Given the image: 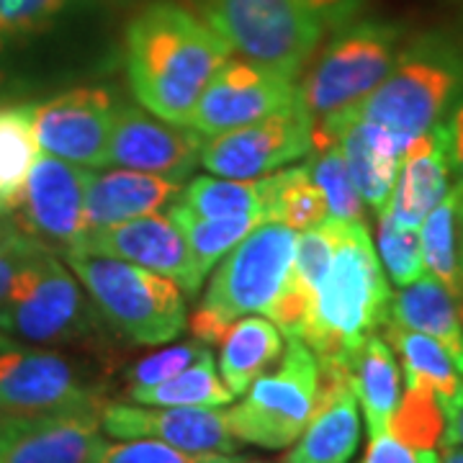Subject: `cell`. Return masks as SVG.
Segmentation results:
<instances>
[{
  "instance_id": "1",
  "label": "cell",
  "mask_w": 463,
  "mask_h": 463,
  "mask_svg": "<svg viewBox=\"0 0 463 463\" xmlns=\"http://www.w3.org/2000/svg\"><path fill=\"white\" fill-rule=\"evenodd\" d=\"M230 44L175 3H152L127 29L134 99L157 118L188 127L206 83L230 60Z\"/></svg>"
},
{
  "instance_id": "2",
  "label": "cell",
  "mask_w": 463,
  "mask_h": 463,
  "mask_svg": "<svg viewBox=\"0 0 463 463\" xmlns=\"http://www.w3.org/2000/svg\"><path fill=\"white\" fill-rule=\"evenodd\" d=\"M389 283L364 222L335 219V252L317 288L301 340L319 365L347 368L389 317Z\"/></svg>"
},
{
  "instance_id": "3",
  "label": "cell",
  "mask_w": 463,
  "mask_h": 463,
  "mask_svg": "<svg viewBox=\"0 0 463 463\" xmlns=\"http://www.w3.org/2000/svg\"><path fill=\"white\" fill-rule=\"evenodd\" d=\"M461 99L463 44L446 32H428L402 47L389 75L350 109L407 152L417 137L446 121Z\"/></svg>"
},
{
  "instance_id": "4",
  "label": "cell",
  "mask_w": 463,
  "mask_h": 463,
  "mask_svg": "<svg viewBox=\"0 0 463 463\" xmlns=\"http://www.w3.org/2000/svg\"><path fill=\"white\" fill-rule=\"evenodd\" d=\"M297 250V230L279 222H260L248 237L227 252L206 288V297L191 317V332L203 345H216L242 317L276 309L288 283Z\"/></svg>"
},
{
  "instance_id": "5",
  "label": "cell",
  "mask_w": 463,
  "mask_h": 463,
  "mask_svg": "<svg viewBox=\"0 0 463 463\" xmlns=\"http://www.w3.org/2000/svg\"><path fill=\"white\" fill-rule=\"evenodd\" d=\"M65 260L100 315L134 345H163L185 330V294L175 281L127 260L83 250H67Z\"/></svg>"
},
{
  "instance_id": "6",
  "label": "cell",
  "mask_w": 463,
  "mask_h": 463,
  "mask_svg": "<svg viewBox=\"0 0 463 463\" xmlns=\"http://www.w3.org/2000/svg\"><path fill=\"white\" fill-rule=\"evenodd\" d=\"M201 14L232 52L250 62L301 75L327 26L301 0H199Z\"/></svg>"
},
{
  "instance_id": "7",
  "label": "cell",
  "mask_w": 463,
  "mask_h": 463,
  "mask_svg": "<svg viewBox=\"0 0 463 463\" xmlns=\"http://www.w3.org/2000/svg\"><path fill=\"white\" fill-rule=\"evenodd\" d=\"M399 44L402 29L389 21H350L335 29L298 85L301 106L317 121L361 103L394 67Z\"/></svg>"
},
{
  "instance_id": "8",
  "label": "cell",
  "mask_w": 463,
  "mask_h": 463,
  "mask_svg": "<svg viewBox=\"0 0 463 463\" xmlns=\"http://www.w3.org/2000/svg\"><path fill=\"white\" fill-rule=\"evenodd\" d=\"M319 402V361L301 337H288L276 371L250 383L245 399L227 410V425L240 443L279 450L291 446Z\"/></svg>"
},
{
  "instance_id": "9",
  "label": "cell",
  "mask_w": 463,
  "mask_h": 463,
  "mask_svg": "<svg viewBox=\"0 0 463 463\" xmlns=\"http://www.w3.org/2000/svg\"><path fill=\"white\" fill-rule=\"evenodd\" d=\"M90 327V307L80 286L44 242L21 270L0 307V332L29 343H67Z\"/></svg>"
},
{
  "instance_id": "10",
  "label": "cell",
  "mask_w": 463,
  "mask_h": 463,
  "mask_svg": "<svg viewBox=\"0 0 463 463\" xmlns=\"http://www.w3.org/2000/svg\"><path fill=\"white\" fill-rule=\"evenodd\" d=\"M312 127L315 118L297 99L248 127L206 137L199 163L219 178L255 181L307 155L312 147Z\"/></svg>"
},
{
  "instance_id": "11",
  "label": "cell",
  "mask_w": 463,
  "mask_h": 463,
  "mask_svg": "<svg viewBox=\"0 0 463 463\" xmlns=\"http://www.w3.org/2000/svg\"><path fill=\"white\" fill-rule=\"evenodd\" d=\"M297 99L294 78L250 60H227L203 88L188 127L206 139L260 121Z\"/></svg>"
},
{
  "instance_id": "12",
  "label": "cell",
  "mask_w": 463,
  "mask_h": 463,
  "mask_svg": "<svg viewBox=\"0 0 463 463\" xmlns=\"http://www.w3.org/2000/svg\"><path fill=\"white\" fill-rule=\"evenodd\" d=\"M103 399L57 353L18 350L0 379V414L14 420H39L67 412H100Z\"/></svg>"
},
{
  "instance_id": "13",
  "label": "cell",
  "mask_w": 463,
  "mask_h": 463,
  "mask_svg": "<svg viewBox=\"0 0 463 463\" xmlns=\"http://www.w3.org/2000/svg\"><path fill=\"white\" fill-rule=\"evenodd\" d=\"M114 99L103 88H72L36 106V142L52 157L80 167L109 165Z\"/></svg>"
},
{
  "instance_id": "14",
  "label": "cell",
  "mask_w": 463,
  "mask_h": 463,
  "mask_svg": "<svg viewBox=\"0 0 463 463\" xmlns=\"http://www.w3.org/2000/svg\"><path fill=\"white\" fill-rule=\"evenodd\" d=\"M100 428L118 440L149 438L185 453H234L240 448L227 414L219 412V407H137L106 402Z\"/></svg>"
},
{
  "instance_id": "15",
  "label": "cell",
  "mask_w": 463,
  "mask_h": 463,
  "mask_svg": "<svg viewBox=\"0 0 463 463\" xmlns=\"http://www.w3.org/2000/svg\"><path fill=\"white\" fill-rule=\"evenodd\" d=\"M72 250L109 255V258L147 268L152 273H160L170 281H175L191 297L199 291L203 281L194 265L181 230L175 227L170 216L163 214L137 216L129 222L111 224V227L85 232L80 242Z\"/></svg>"
},
{
  "instance_id": "16",
  "label": "cell",
  "mask_w": 463,
  "mask_h": 463,
  "mask_svg": "<svg viewBox=\"0 0 463 463\" xmlns=\"http://www.w3.org/2000/svg\"><path fill=\"white\" fill-rule=\"evenodd\" d=\"M203 137L191 127L160 121L137 106H118L109 137V165L183 181L201 157Z\"/></svg>"
},
{
  "instance_id": "17",
  "label": "cell",
  "mask_w": 463,
  "mask_h": 463,
  "mask_svg": "<svg viewBox=\"0 0 463 463\" xmlns=\"http://www.w3.org/2000/svg\"><path fill=\"white\" fill-rule=\"evenodd\" d=\"M88 167L39 155L21 194L24 232L52 242L62 252L72 250L83 237V199Z\"/></svg>"
},
{
  "instance_id": "18",
  "label": "cell",
  "mask_w": 463,
  "mask_h": 463,
  "mask_svg": "<svg viewBox=\"0 0 463 463\" xmlns=\"http://www.w3.org/2000/svg\"><path fill=\"white\" fill-rule=\"evenodd\" d=\"M281 463H347L361 446V412L347 368L319 365L315 417Z\"/></svg>"
},
{
  "instance_id": "19",
  "label": "cell",
  "mask_w": 463,
  "mask_h": 463,
  "mask_svg": "<svg viewBox=\"0 0 463 463\" xmlns=\"http://www.w3.org/2000/svg\"><path fill=\"white\" fill-rule=\"evenodd\" d=\"M100 412L14 420L0 443V463H90L100 440Z\"/></svg>"
},
{
  "instance_id": "20",
  "label": "cell",
  "mask_w": 463,
  "mask_h": 463,
  "mask_svg": "<svg viewBox=\"0 0 463 463\" xmlns=\"http://www.w3.org/2000/svg\"><path fill=\"white\" fill-rule=\"evenodd\" d=\"M450 139L448 124L440 121L430 132L417 137L402 155L397 181L386 212L404 227H420L425 216L450 191Z\"/></svg>"
},
{
  "instance_id": "21",
  "label": "cell",
  "mask_w": 463,
  "mask_h": 463,
  "mask_svg": "<svg viewBox=\"0 0 463 463\" xmlns=\"http://www.w3.org/2000/svg\"><path fill=\"white\" fill-rule=\"evenodd\" d=\"M183 185L165 175L139 170L88 173L83 199V234L111 227L137 216L157 214L163 206L178 201Z\"/></svg>"
},
{
  "instance_id": "22",
  "label": "cell",
  "mask_w": 463,
  "mask_h": 463,
  "mask_svg": "<svg viewBox=\"0 0 463 463\" xmlns=\"http://www.w3.org/2000/svg\"><path fill=\"white\" fill-rule=\"evenodd\" d=\"M386 322L438 340L463 373V304L443 283L425 273L417 281L407 283L389 301Z\"/></svg>"
},
{
  "instance_id": "23",
  "label": "cell",
  "mask_w": 463,
  "mask_h": 463,
  "mask_svg": "<svg viewBox=\"0 0 463 463\" xmlns=\"http://www.w3.org/2000/svg\"><path fill=\"white\" fill-rule=\"evenodd\" d=\"M350 386L364 407L368 435L389 430V420L402 397V373L392 345L381 335H368L350 361Z\"/></svg>"
},
{
  "instance_id": "24",
  "label": "cell",
  "mask_w": 463,
  "mask_h": 463,
  "mask_svg": "<svg viewBox=\"0 0 463 463\" xmlns=\"http://www.w3.org/2000/svg\"><path fill=\"white\" fill-rule=\"evenodd\" d=\"M383 340L394 347L404 365L407 386H428L438 397L443 414L450 417L463 402V373L438 340L414 330H404L394 322H383Z\"/></svg>"
},
{
  "instance_id": "25",
  "label": "cell",
  "mask_w": 463,
  "mask_h": 463,
  "mask_svg": "<svg viewBox=\"0 0 463 463\" xmlns=\"http://www.w3.org/2000/svg\"><path fill=\"white\" fill-rule=\"evenodd\" d=\"M222 381L230 386L234 397L245 394L250 383L263 376L283 353L281 330L263 317H242L222 337Z\"/></svg>"
},
{
  "instance_id": "26",
  "label": "cell",
  "mask_w": 463,
  "mask_h": 463,
  "mask_svg": "<svg viewBox=\"0 0 463 463\" xmlns=\"http://www.w3.org/2000/svg\"><path fill=\"white\" fill-rule=\"evenodd\" d=\"M420 227L425 270L463 304V201L453 185Z\"/></svg>"
},
{
  "instance_id": "27",
  "label": "cell",
  "mask_w": 463,
  "mask_h": 463,
  "mask_svg": "<svg viewBox=\"0 0 463 463\" xmlns=\"http://www.w3.org/2000/svg\"><path fill=\"white\" fill-rule=\"evenodd\" d=\"M33 103H0V209L16 212L32 165L39 157Z\"/></svg>"
},
{
  "instance_id": "28",
  "label": "cell",
  "mask_w": 463,
  "mask_h": 463,
  "mask_svg": "<svg viewBox=\"0 0 463 463\" xmlns=\"http://www.w3.org/2000/svg\"><path fill=\"white\" fill-rule=\"evenodd\" d=\"M127 399L147 407H227L234 394L216 373L212 350L203 347L199 358L181 373L152 386H129Z\"/></svg>"
},
{
  "instance_id": "29",
  "label": "cell",
  "mask_w": 463,
  "mask_h": 463,
  "mask_svg": "<svg viewBox=\"0 0 463 463\" xmlns=\"http://www.w3.org/2000/svg\"><path fill=\"white\" fill-rule=\"evenodd\" d=\"M170 219L181 230L183 240L188 245V252L194 258V265L201 273V279H206L212 265L219 263L260 222H265L263 214L201 216L196 212H191L188 206H183L181 201L170 206Z\"/></svg>"
},
{
  "instance_id": "30",
  "label": "cell",
  "mask_w": 463,
  "mask_h": 463,
  "mask_svg": "<svg viewBox=\"0 0 463 463\" xmlns=\"http://www.w3.org/2000/svg\"><path fill=\"white\" fill-rule=\"evenodd\" d=\"M263 206L265 222H279L298 232L327 219V201L304 165L263 175Z\"/></svg>"
},
{
  "instance_id": "31",
  "label": "cell",
  "mask_w": 463,
  "mask_h": 463,
  "mask_svg": "<svg viewBox=\"0 0 463 463\" xmlns=\"http://www.w3.org/2000/svg\"><path fill=\"white\" fill-rule=\"evenodd\" d=\"M304 167L327 201L330 219L364 222V199L350 178L345 155L337 142H312Z\"/></svg>"
},
{
  "instance_id": "32",
  "label": "cell",
  "mask_w": 463,
  "mask_h": 463,
  "mask_svg": "<svg viewBox=\"0 0 463 463\" xmlns=\"http://www.w3.org/2000/svg\"><path fill=\"white\" fill-rule=\"evenodd\" d=\"M178 201L201 216H265L263 178L234 181V178L201 175L183 188Z\"/></svg>"
},
{
  "instance_id": "33",
  "label": "cell",
  "mask_w": 463,
  "mask_h": 463,
  "mask_svg": "<svg viewBox=\"0 0 463 463\" xmlns=\"http://www.w3.org/2000/svg\"><path fill=\"white\" fill-rule=\"evenodd\" d=\"M389 432L412 448L438 446L446 432V414L432 389L407 386L404 397H399L397 410L389 420Z\"/></svg>"
},
{
  "instance_id": "34",
  "label": "cell",
  "mask_w": 463,
  "mask_h": 463,
  "mask_svg": "<svg viewBox=\"0 0 463 463\" xmlns=\"http://www.w3.org/2000/svg\"><path fill=\"white\" fill-rule=\"evenodd\" d=\"M379 255L389 279L397 286H407L425 273L420 232L394 222L386 209L379 212Z\"/></svg>"
},
{
  "instance_id": "35",
  "label": "cell",
  "mask_w": 463,
  "mask_h": 463,
  "mask_svg": "<svg viewBox=\"0 0 463 463\" xmlns=\"http://www.w3.org/2000/svg\"><path fill=\"white\" fill-rule=\"evenodd\" d=\"M90 463H245L232 453H185L149 438H134L121 443H100Z\"/></svg>"
},
{
  "instance_id": "36",
  "label": "cell",
  "mask_w": 463,
  "mask_h": 463,
  "mask_svg": "<svg viewBox=\"0 0 463 463\" xmlns=\"http://www.w3.org/2000/svg\"><path fill=\"white\" fill-rule=\"evenodd\" d=\"M70 0H0V50L44 32Z\"/></svg>"
},
{
  "instance_id": "37",
  "label": "cell",
  "mask_w": 463,
  "mask_h": 463,
  "mask_svg": "<svg viewBox=\"0 0 463 463\" xmlns=\"http://www.w3.org/2000/svg\"><path fill=\"white\" fill-rule=\"evenodd\" d=\"M203 343L194 340V343H181V345L165 347L160 353H152L139 358L137 364L127 368L124 379L129 386H152V383H160V381L173 379L175 373H181L183 368L194 364L203 350Z\"/></svg>"
},
{
  "instance_id": "38",
  "label": "cell",
  "mask_w": 463,
  "mask_h": 463,
  "mask_svg": "<svg viewBox=\"0 0 463 463\" xmlns=\"http://www.w3.org/2000/svg\"><path fill=\"white\" fill-rule=\"evenodd\" d=\"M39 245H42V240H36V237L21 230L0 240V307L8 301L21 270L32 260V255Z\"/></svg>"
},
{
  "instance_id": "39",
  "label": "cell",
  "mask_w": 463,
  "mask_h": 463,
  "mask_svg": "<svg viewBox=\"0 0 463 463\" xmlns=\"http://www.w3.org/2000/svg\"><path fill=\"white\" fill-rule=\"evenodd\" d=\"M361 463H440V456L432 448L407 446L386 430L371 435Z\"/></svg>"
},
{
  "instance_id": "40",
  "label": "cell",
  "mask_w": 463,
  "mask_h": 463,
  "mask_svg": "<svg viewBox=\"0 0 463 463\" xmlns=\"http://www.w3.org/2000/svg\"><path fill=\"white\" fill-rule=\"evenodd\" d=\"M301 3L327 26V32H335L355 21L364 0H301Z\"/></svg>"
},
{
  "instance_id": "41",
  "label": "cell",
  "mask_w": 463,
  "mask_h": 463,
  "mask_svg": "<svg viewBox=\"0 0 463 463\" xmlns=\"http://www.w3.org/2000/svg\"><path fill=\"white\" fill-rule=\"evenodd\" d=\"M448 124V139H450V175H453V188L463 201V99L456 103L450 111Z\"/></svg>"
},
{
  "instance_id": "42",
  "label": "cell",
  "mask_w": 463,
  "mask_h": 463,
  "mask_svg": "<svg viewBox=\"0 0 463 463\" xmlns=\"http://www.w3.org/2000/svg\"><path fill=\"white\" fill-rule=\"evenodd\" d=\"M443 446L463 448V402L456 407V412L446 417V432H443Z\"/></svg>"
},
{
  "instance_id": "43",
  "label": "cell",
  "mask_w": 463,
  "mask_h": 463,
  "mask_svg": "<svg viewBox=\"0 0 463 463\" xmlns=\"http://www.w3.org/2000/svg\"><path fill=\"white\" fill-rule=\"evenodd\" d=\"M18 350H21V347L14 345L5 335H0V379H3V373L8 371V365L14 364Z\"/></svg>"
},
{
  "instance_id": "44",
  "label": "cell",
  "mask_w": 463,
  "mask_h": 463,
  "mask_svg": "<svg viewBox=\"0 0 463 463\" xmlns=\"http://www.w3.org/2000/svg\"><path fill=\"white\" fill-rule=\"evenodd\" d=\"M14 232L18 230L14 227V222H11V212L0 209V240H3V237H8V234H14Z\"/></svg>"
},
{
  "instance_id": "45",
  "label": "cell",
  "mask_w": 463,
  "mask_h": 463,
  "mask_svg": "<svg viewBox=\"0 0 463 463\" xmlns=\"http://www.w3.org/2000/svg\"><path fill=\"white\" fill-rule=\"evenodd\" d=\"M440 463H463V448H446Z\"/></svg>"
},
{
  "instance_id": "46",
  "label": "cell",
  "mask_w": 463,
  "mask_h": 463,
  "mask_svg": "<svg viewBox=\"0 0 463 463\" xmlns=\"http://www.w3.org/2000/svg\"><path fill=\"white\" fill-rule=\"evenodd\" d=\"M11 422H14V417L0 414V443L5 440V435H8V430H11Z\"/></svg>"
},
{
  "instance_id": "47",
  "label": "cell",
  "mask_w": 463,
  "mask_h": 463,
  "mask_svg": "<svg viewBox=\"0 0 463 463\" xmlns=\"http://www.w3.org/2000/svg\"><path fill=\"white\" fill-rule=\"evenodd\" d=\"M245 463H263V461H245Z\"/></svg>"
}]
</instances>
